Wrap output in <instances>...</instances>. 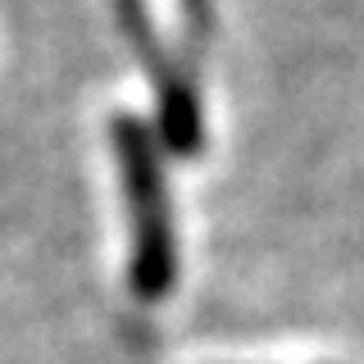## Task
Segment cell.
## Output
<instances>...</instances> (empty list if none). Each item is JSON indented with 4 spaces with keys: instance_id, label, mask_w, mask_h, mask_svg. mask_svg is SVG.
<instances>
[{
    "instance_id": "cell-1",
    "label": "cell",
    "mask_w": 364,
    "mask_h": 364,
    "mask_svg": "<svg viewBox=\"0 0 364 364\" xmlns=\"http://www.w3.org/2000/svg\"><path fill=\"white\" fill-rule=\"evenodd\" d=\"M114 155H119L123 196H128V214H132V287L141 301H159L173 287V228H168L159 164L141 123L132 119L114 123Z\"/></svg>"
}]
</instances>
